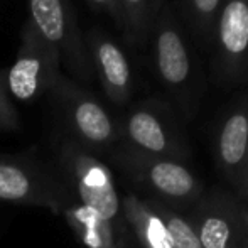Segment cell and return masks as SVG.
<instances>
[{
	"mask_svg": "<svg viewBox=\"0 0 248 248\" xmlns=\"http://www.w3.org/2000/svg\"><path fill=\"white\" fill-rule=\"evenodd\" d=\"M61 66L59 51L47 43L31 20L20 32V44L16 61L7 69L9 95L17 101L29 103L54 85Z\"/></svg>",
	"mask_w": 248,
	"mask_h": 248,
	"instance_id": "5b68a950",
	"label": "cell"
},
{
	"mask_svg": "<svg viewBox=\"0 0 248 248\" xmlns=\"http://www.w3.org/2000/svg\"><path fill=\"white\" fill-rule=\"evenodd\" d=\"M216 160L225 177L240 191L248 167V107L240 105L223 120L216 139Z\"/></svg>",
	"mask_w": 248,
	"mask_h": 248,
	"instance_id": "4fadbf2b",
	"label": "cell"
},
{
	"mask_svg": "<svg viewBox=\"0 0 248 248\" xmlns=\"http://www.w3.org/2000/svg\"><path fill=\"white\" fill-rule=\"evenodd\" d=\"M122 31L127 39L137 46L149 41L155 16L159 12L157 0H118Z\"/></svg>",
	"mask_w": 248,
	"mask_h": 248,
	"instance_id": "9a60e30c",
	"label": "cell"
},
{
	"mask_svg": "<svg viewBox=\"0 0 248 248\" xmlns=\"http://www.w3.org/2000/svg\"><path fill=\"white\" fill-rule=\"evenodd\" d=\"M223 0H184V17L202 47H211Z\"/></svg>",
	"mask_w": 248,
	"mask_h": 248,
	"instance_id": "2e32d148",
	"label": "cell"
},
{
	"mask_svg": "<svg viewBox=\"0 0 248 248\" xmlns=\"http://www.w3.org/2000/svg\"><path fill=\"white\" fill-rule=\"evenodd\" d=\"M93 9L105 12L117 22V26L120 27L122 17H120V7H118V0H86Z\"/></svg>",
	"mask_w": 248,
	"mask_h": 248,
	"instance_id": "d6986e66",
	"label": "cell"
},
{
	"mask_svg": "<svg viewBox=\"0 0 248 248\" xmlns=\"http://www.w3.org/2000/svg\"><path fill=\"white\" fill-rule=\"evenodd\" d=\"M150 36L154 64L160 83L166 86L167 92L172 93L183 108L193 107L201 86L194 73L189 46L184 39L179 20L169 5L159 7Z\"/></svg>",
	"mask_w": 248,
	"mask_h": 248,
	"instance_id": "7a4b0ae2",
	"label": "cell"
},
{
	"mask_svg": "<svg viewBox=\"0 0 248 248\" xmlns=\"http://www.w3.org/2000/svg\"><path fill=\"white\" fill-rule=\"evenodd\" d=\"M145 201L152 208V211L162 219L164 226H166L167 233H169L172 248H201L196 232H194L193 225L187 221V218L181 216L172 208H169L164 202L155 201L152 198L145 199Z\"/></svg>",
	"mask_w": 248,
	"mask_h": 248,
	"instance_id": "e0dca14e",
	"label": "cell"
},
{
	"mask_svg": "<svg viewBox=\"0 0 248 248\" xmlns=\"http://www.w3.org/2000/svg\"><path fill=\"white\" fill-rule=\"evenodd\" d=\"M187 221L193 225L201 248H243L245 204L233 196L216 193L201 199Z\"/></svg>",
	"mask_w": 248,
	"mask_h": 248,
	"instance_id": "30bf717a",
	"label": "cell"
},
{
	"mask_svg": "<svg viewBox=\"0 0 248 248\" xmlns=\"http://www.w3.org/2000/svg\"><path fill=\"white\" fill-rule=\"evenodd\" d=\"M247 215H248V204H247Z\"/></svg>",
	"mask_w": 248,
	"mask_h": 248,
	"instance_id": "7402d4cb",
	"label": "cell"
},
{
	"mask_svg": "<svg viewBox=\"0 0 248 248\" xmlns=\"http://www.w3.org/2000/svg\"><path fill=\"white\" fill-rule=\"evenodd\" d=\"M20 128V117L7 88V69H0V130L17 132Z\"/></svg>",
	"mask_w": 248,
	"mask_h": 248,
	"instance_id": "ac0fdd59",
	"label": "cell"
},
{
	"mask_svg": "<svg viewBox=\"0 0 248 248\" xmlns=\"http://www.w3.org/2000/svg\"><path fill=\"white\" fill-rule=\"evenodd\" d=\"M61 216L85 248H134L128 225H117L69 196Z\"/></svg>",
	"mask_w": 248,
	"mask_h": 248,
	"instance_id": "7c38bea8",
	"label": "cell"
},
{
	"mask_svg": "<svg viewBox=\"0 0 248 248\" xmlns=\"http://www.w3.org/2000/svg\"><path fill=\"white\" fill-rule=\"evenodd\" d=\"M238 194H240V198H242L243 201H245L247 204H248V167H247V174H245V179H243V184H242V187H240Z\"/></svg>",
	"mask_w": 248,
	"mask_h": 248,
	"instance_id": "ffe728a7",
	"label": "cell"
},
{
	"mask_svg": "<svg viewBox=\"0 0 248 248\" xmlns=\"http://www.w3.org/2000/svg\"><path fill=\"white\" fill-rule=\"evenodd\" d=\"M54 167L75 201L96 211L111 223H127L113 174L95 154L69 139L59 147Z\"/></svg>",
	"mask_w": 248,
	"mask_h": 248,
	"instance_id": "6da1fadb",
	"label": "cell"
},
{
	"mask_svg": "<svg viewBox=\"0 0 248 248\" xmlns=\"http://www.w3.org/2000/svg\"><path fill=\"white\" fill-rule=\"evenodd\" d=\"M122 211L132 235L140 248H172L162 219L152 211L145 199L128 193L122 199Z\"/></svg>",
	"mask_w": 248,
	"mask_h": 248,
	"instance_id": "5bb4252c",
	"label": "cell"
},
{
	"mask_svg": "<svg viewBox=\"0 0 248 248\" xmlns=\"http://www.w3.org/2000/svg\"><path fill=\"white\" fill-rule=\"evenodd\" d=\"M209 49L215 83L232 86L248 81V0H223Z\"/></svg>",
	"mask_w": 248,
	"mask_h": 248,
	"instance_id": "52a82bcc",
	"label": "cell"
},
{
	"mask_svg": "<svg viewBox=\"0 0 248 248\" xmlns=\"http://www.w3.org/2000/svg\"><path fill=\"white\" fill-rule=\"evenodd\" d=\"M49 92L58 100L76 144L92 152L110 147L120 139V128L100 101L71 79L59 75Z\"/></svg>",
	"mask_w": 248,
	"mask_h": 248,
	"instance_id": "8992f818",
	"label": "cell"
},
{
	"mask_svg": "<svg viewBox=\"0 0 248 248\" xmlns=\"http://www.w3.org/2000/svg\"><path fill=\"white\" fill-rule=\"evenodd\" d=\"M88 52L105 93L113 103L125 105L134 92V76L127 54L101 31L88 36Z\"/></svg>",
	"mask_w": 248,
	"mask_h": 248,
	"instance_id": "8fae6325",
	"label": "cell"
},
{
	"mask_svg": "<svg viewBox=\"0 0 248 248\" xmlns=\"http://www.w3.org/2000/svg\"><path fill=\"white\" fill-rule=\"evenodd\" d=\"M113 160L135 184L154 194L166 206L187 208L201 196V184L183 162L169 157L139 154L124 147Z\"/></svg>",
	"mask_w": 248,
	"mask_h": 248,
	"instance_id": "3957f363",
	"label": "cell"
},
{
	"mask_svg": "<svg viewBox=\"0 0 248 248\" xmlns=\"http://www.w3.org/2000/svg\"><path fill=\"white\" fill-rule=\"evenodd\" d=\"M29 20L59 51L61 61L76 78L92 79L95 69L69 0H29Z\"/></svg>",
	"mask_w": 248,
	"mask_h": 248,
	"instance_id": "ba28073f",
	"label": "cell"
},
{
	"mask_svg": "<svg viewBox=\"0 0 248 248\" xmlns=\"http://www.w3.org/2000/svg\"><path fill=\"white\" fill-rule=\"evenodd\" d=\"M245 223H247V230H245V242H243V248H248V215H247V204H245Z\"/></svg>",
	"mask_w": 248,
	"mask_h": 248,
	"instance_id": "44dd1931",
	"label": "cell"
},
{
	"mask_svg": "<svg viewBox=\"0 0 248 248\" xmlns=\"http://www.w3.org/2000/svg\"><path fill=\"white\" fill-rule=\"evenodd\" d=\"M69 193L56 167L31 157H0V202L32 206L61 215Z\"/></svg>",
	"mask_w": 248,
	"mask_h": 248,
	"instance_id": "277c9868",
	"label": "cell"
},
{
	"mask_svg": "<svg viewBox=\"0 0 248 248\" xmlns=\"http://www.w3.org/2000/svg\"><path fill=\"white\" fill-rule=\"evenodd\" d=\"M122 134L127 140L125 147L139 154L176 160L186 155L187 149L176 120L160 101L150 100L135 107L125 118Z\"/></svg>",
	"mask_w": 248,
	"mask_h": 248,
	"instance_id": "9c48e42d",
	"label": "cell"
}]
</instances>
